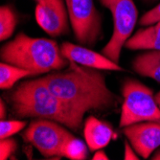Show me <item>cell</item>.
<instances>
[{"mask_svg": "<svg viewBox=\"0 0 160 160\" xmlns=\"http://www.w3.org/2000/svg\"><path fill=\"white\" fill-rule=\"evenodd\" d=\"M132 69L142 77H147L160 83V51L149 50L134 58Z\"/></svg>", "mask_w": 160, "mask_h": 160, "instance_id": "4fadbf2b", "label": "cell"}, {"mask_svg": "<svg viewBox=\"0 0 160 160\" xmlns=\"http://www.w3.org/2000/svg\"><path fill=\"white\" fill-rule=\"evenodd\" d=\"M64 0H41L37 3L36 20L53 38L69 34V16Z\"/></svg>", "mask_w": 160, "mask_h": 160, "instance_id": "ba28073f", "label": "cell"}, {"mask_svg": "<svg viewBox=\"0 0 160 160\" xmlns=\"http://www.w3.org/2000/svg\"><path fill=\"white\" fill-rule=\"evenodd\" d=\"M6 116H7L6 105H5V103H4L3 99H1V101H0V119H1V120H4Z\"/></svg>", "mask_w": 160, "mask_h": 160, "instance_id": "7402d4cb", "label": "cell"}, {"mask_svg": "<svg viewBox=\"0 0 160 160\" xmlns=\"http://www.w3.org/2000/svg\"><path fill=\"white\" fill-rule=\"evenodd\" d=\"M75 39L82 46L93 47L102 36V18L93 0H65Z\"/></svg>", "mask_w": 160, "mask_h": 160, "instance_id": "52a82bcc", "label": "cell"}, {"mask_svg": "<svg viewBox=\"0 0 160 160\" xmlns=\"http://www.w3.org/2000/svg\"><path fill=\"white\" fill-rule=\"evenodd\" d=\"M125 47L132 51H160V21L139 29L126 41Z\"/></svg>", "mask_w": 160, "mask_h": 160, "instance_id": "7c38bea8", "label": "cell"}, {"mask_svg": "<svg viewBox=\"0 0 160 160\" xmlns=\"http://www.w3.org/2000/svg\"><path fill=\"white\" fill-rule=\"evenodd\" d=\"M100 3L109 10L113 32L108 44L102 49V54L111 61L119 63L122 48L126 41L132 36L138 18V10L133 0H99Z\"/></svg>", "mask_w": 160, "mask_h": 160, "instance_id": "5b68a950", "label": "cell"}, {"mask_svg": "<svg viewBox=\"0 0 160 160\" xmlns=\"http://www.w3.org/2000/svg\"><path fill=\"white\" fill-rule=\"evenodd\" d=\"M137 152L134 151L132 145L129 144V142L126 141L125 142V153H124V159L125 160H139Z\"/></svg>", "mask_w": 160, "mask_h": 160, "instance_id": "ffe728a7", "label": "cell"}, {"mask_svg": "<svg viewBox=\"0 0 160 160\" xmlns=\"http://www.w3.org/2000/svg\"><path fill=\"white\" fill-rule=\"evenodd\" d=\"M35 1H36L37 3H38V2H40V1H41V0H35Z\"/></svg>", "mask_w": 160, "mask_h": 160, "instance_id": "484cf974", "label": "cell"}, {"mask_svg": "<svg viewBox=\"0 0 160 160\" xmlns=\"http://www.w3.org/2000/svg\"><path fill=\"white\" fill-rule=\"evenodd\" d=\"M61 50L68 60L73 61L82 66L99 70L124 71V68L120 66L119 63L111 61L104 54H100L82 45L65 41L62 44Z\"/></svg>", "mask_w": 160, "mask_h": 160, "instance_id": "30bf717a", "label": "cell"}, {"mask_svg": "<svg viewBox=\"0 0 160 160\" xmlns=\"http://www.w3.org/2000/svg\"><path fill=\"white\" fill-rule=\"evenodd\" d=\"M32 76L30 71L2 62L0 64V88L9 90L19 80Z\"/></svg>", "mask_w": 160, "mask_h": 160, "instance_id": "5bb4252c", "label": "cell"}, {"mask_svg": "<svg viewBox=\"0 0 160 160\" xmlns=\"http://www.w3.org/2000/svg\"><path fill=\"white\" fill-rule=\"evenodd\" d=\"M88 147L82 140L75 136L66 142L62 151V157H67L71 160H84L87 157Z\"/></svg>", "mask_w": 160, "mask_h": 160, "instance_id": "2e32d148", "label": "cell"}, {"mask_svg": "<svg viewBox=\"0 0 160 160\" xmlns=\"http://www.w3.org/2000/svg\"><path fill=\"white\" fill-rule=\"evenodd\" d=\"M22 136L44 157L58 159L62 157V151L66 142L74 137L64 125L40 118L33 120Z\"/></svg>", "mask_w": 160, "mask_h": 160, "instance_id": "8992f818", "label": "cell"}, {"mask_svg": "<svg viewBox=\"0 0 160 160\" xmlns=\"http://www.w3.org/2000/svg\"><path fill=\"white\" fill-rule=\"evenodd\" d=\"M93 160H108L109 157L108 155L103 151V149H101V150H98L95 152L93 157H92Z\"/></svg>", "mask_w": 160, "mask_h": 160, "instance_id": "44dd1931", "label": "cell"}, {"mask_svg": "<svg viewBox=\"0 0 160 160\" xmlns=\"http://www.w3.org/2000/svg\"><path fill=\"white\" fill-rule=\"evenodd\" d=\"M27 123L20 120H1L0 122V139L12 137L26 127Z\"/></svg>", "mask_w": 160, "mask_h": 160, "instance_id": "e0dca14e", "label": "cell"}, {"mask_svg": "<svg viewBox=\"0 0 160 160\" xmlns=\"http://www.w3.org/2000/svg\"><path fill=\"white\" fill-rule=\"evenodd\" d=\"M122 108L119 127L125 128L140 122L160 123V108L152 89L134 79L122 83Z\"/></svg>", "mask_w": 160, "mask_h": 160, "instance_id": "277c9868", "label": "cell"}, {"mask_svg": "<svg viewBox=\"0 0 160 160\" xmlns=\"http://www.w3.org/2000/svg\"><path fill=\"white\" fill-rule=\"evenodd\" d=\"M123 133L137 154L149 158L160 146V123L140 122L123 128Z\"/></svg>", "mask_w": 160, "mask_h": 160, "instance_id": "9c48e42d", "label": "cell"}, {"mask_svg": "<svg viewBox=\"0 0 160 160\" xmlns=\"http://www.w3.org/2000/svg\"><path fill=\"white\" fill-rule=\"evenodd\" d=\"M17 148L18 143L14 139L11 137L0 139V159L6 160L10 158L17 151Z\"/></svg>", "mask_w": 160, "mask_h": 160, "instance_id": "ac0fdd59", "label": "cell"}, {"mask_svg": "<svg viewBox=\"0 0 160 160\" xmlns=\"http://www.w3.org/2000/svg\"><path fill=\"white\" fill-rule=\"evenodd\" d=\"M40 80L82 120L86 112L108 110L122 101L108 88L101 70L71 60L66 68L52 71Z\"/></svg>", "mask_w": 160, "mask_h": 160, "instance_id": "6da1fadb", "label": "cell"}, {"mask_svg": "<svg viewBox=\"0 0 160 160\" xmlns=\"http://www.w3.org/2000/svg\"><path fill=\"white\" fill-rule=\"evenodd\" d=\"M154 97H155L156 104H157V106H158V107H159V108H160V91H159V92H157V93L154 95Z\"/></svg>", "mask_w": 160, "mask_h": 160, "instance_id": "cb8c5ba5", "label": "cell"}, {"mask_svg": "<svg viewBox=\"0 0 160 160\" xmlns=\"http://www.w3.org/2000/svg\"><path fill=\"white\" fill-rule=\"evenodd\" d=\"M18 24V16L14 9L10 5H2L0 8V40L9 39Z\"/></svg>", "mask_w": 160, "mask_h": 160, "instance_id": "9a60e30c", "label": "cell"}, {"mask_svg": "<svg viewBox=\"0 0 160 160\" xmlns=\"http://www.w3.org/2000/svg\"><path fill=\"white\" fill-rule=\"evenodd\" d=\"M152 160H160V150H158L152 156Z\"/></svg>", "mask_w": 160, "mask_h": 160, "instance_id": "603a6c76", "label": "cell"}, {"mask_svg": "<svg viewBox=\"0 0 160 160\" xmlns=\"http://www.w3.org/2000/svg\"><path fill=\"white\" fill-rule=\"evenodd\" d=\"M0 58L4 62L30 71L32 76L62 70L69 65V60L56 40L31 38L24 33H18L5 43Z\"/></svg>", "mask_w": 160, "mask_h": 160, "instance_id": "3957f363", "label": "cell"}, {"mask_svg": "<svg viewBox=\"0 0 160 160\" xmlns=\"http://www.w3.org/2000/svg\"><path fill=\"white\" fill-rule=\"evenodd\" d=\"M12 113L19 118H40L59 122L79 132L82 119L55 95L40 79L20 82L7 95Z\"/></svg>", "mask_w": 160, "mask_h": 160, "instance_id": "7a4b0ae2", "label": "cell"}, {"mask_svg": "<svg viewBox=\"0 0 160 160\" xmlns=\"http://www.w3.org/2000/svg\"><path fill=\"white\" fill-rule=\"evenodd\" d=\"M144 1H146V2H153V1H156V0H144Z\"/></svg>", "mask_w": 160, "mask_h": 160, "instance_id": "d4e9b609", "label": "cell"}, {"mask_svg": "<svg viewBox=\"0 0 160 160\" xmlns=\"http://www.w3.org/2000/svg\"><path fill=\"white\" fill-rule=\"evenodd\" d=\"M160 21V3L143 14L142 18L139 20V24L141 26H149Z\"/></svg>", "mask_w": 160, "mask_h": 160, "instance_id": "d6986e66", "label": "cell"}, {"mask_svg": "<svg viewBox=\"0 0 160 160\" xmlns=\"http://www.w3.org/2000/svg\"><path fill=\"white\" fill-rule=\"evenodd\" d=\"M83 136L90 152H96L106 148L115 137V132L108 124L89 116L83 125Z\"/></svg>", "mask_w": 160, "mask_h": 160, "instance_id": "8fae6325", "label": "cell"}]
</instances>
